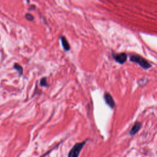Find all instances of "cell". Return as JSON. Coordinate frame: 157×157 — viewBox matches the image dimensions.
<instances>
[{
  "label": "cell",
  "mask_w": 157,
  "mask_h": 157,
  "mask_svg": "<svg viewBox=\"0 0 157 157\" xmlns=\"http://www.w3.org/2000/svg\"><path fill=\"white\" fill-rule=\"evenodd\" d=\"M86 144V141H84L83 142L77 143L74 145V146L72 147V148L71 150L68 154V156L69 157H77L82 149L83 148V147Z\"/></svg>",
  "instance_id": "7a4b0ae2"
},
{
  "label": "cell",
  "mask_w": 157,
  "mask_h": 157,
  "mask_svg": "<svg viewBox=\"0 0 157 157\" xmlns=\"http://www.w3.org/2000/svg\"><path fill=\"white\" fill-rule=\"evenodd\" d=\"M25 18H26V19L27 20L30 21H32L34 20V17H33V15H31V13H26V14L25 15Z\"/></svg>",
  "instance_id": "ba28073f"
},
{
  "label": "cell",
  "mask_w": 157,
  "mask_h": 157,
  "mask_svg": "<svg viewBox=\"0 0 157 157\" xmlns=\"http://www.w3.org/2000/svg\"><path fill=\"white\" fill-rule=\"evenodd\" d=\"M130 61L132 62L137 63L139 65H140L142 68L147 69L151 67L150 63L142 56L137 55H133L130 56Z\"/></svg>",
  "instance_id": "6da1fadb"
},
{
  "label": "cell",
  "mask_w": 157,
  "mask_h": 157,
  "mask_svg": "<svg viewBox=\"0 0 157 157\" xmlns=\"http://www.w3.org/2000/svg\"><path fill=\"white\" fill-rule=\"evenodd\" d=\"M104 100L106 102V104L112 109L114 108L115 107V101L112 98V96L108 93H105L104 95Z\"/></svg>",
  "instance_id": "277c9868"
},
{
  "label": "cell",
  "mask_w": 157,
  "mask_h": 157,
  "mask_svg": "<svg viewBox=\"0 0 157 157\" xmlns=\"http://www.w3.org/2000/svg\"><path fill=\"white\" fill-rule=\"evenodd\" d=\"M61 44H62V45H63L64 49L66 51L69 50H70V45L69 44L68 41L66 39V37H64L63 36L61 37Z\"/></svg>",
  "instance_id": "8992f818"
},
{
  "label": "cell",
  "mask_w": 157,
  "mask_h": 157,
  "mask_svg": "<svg viewBox=\"0 0 157 157\" xmlns=\"http://www.w3.org/2000/svg\"><path fill=\"white\" fill-rule=\"evenodd\" d=\"M13 67H14L15 69H16V70L19 72V74H21L23 73V68H22V67H21L20 65L18 64L17 63H15V64H14Z\"/></svg>",
  "instance_id": "52a82bcc"
},
{
  "label": "cell",
  "mask_w": 157,
  "mask_h": 157,
  "mask_svg": "<svg viewBox=\"0 0 157 157\" xmlns=\"http://www.w3.org/2000/svg\"><path fill=\"white\" fill-rule=\"evenodd\" d=\"M40 85L41 86H46L47 85L46 78H42L40 80Z\"/></svg>",
  "instance_id": "9c48e42d"
},
{
  "label": "cell",
  "mask_w": 157,
  "mask_h": 157,
  "mask_svg": "<svg viewBox=\"0 0 157 157\" xmlns=\"http://www.w3.org/2000/svg\"><path fill=\"white\" fill-rule=\"evenodd\" d=\"M113 57L114 59L120 64H123L127 59V55L125 53H116L113 54Z\"/></svg>",
  "instance_id": "3957f363"
},
{
  "label": "cell",
  "mask_w": 157,
  "mask_h": 157,
  "mask_svg": "<svg viewBox=\"0 0 157 157\" xmlns=\"http://www.w3.org/2000/svg\"><path fill=\"white\" fill-rule=\"evenodd\" d=\"M141 127V123L140 122H136L133 126L132 127L131 129L129 131V134L131 136H133L134 134H136L140 129Z\"/></svg>",
  "instance_id": "5b68a950"
}]
</instances>
